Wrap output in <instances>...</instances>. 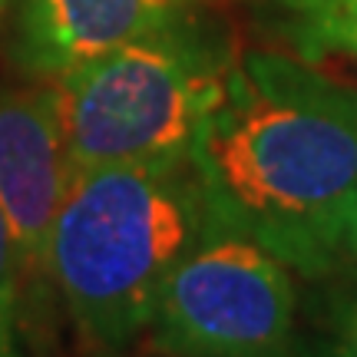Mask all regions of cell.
<instances>
[{
    "label": "cell",
    "instance_id": "cell-4",
    "mask_svg": "<svg viewBox=\"0 0 357 357\" xmlns=\"http://www.w3.org/2000/svg\"><path fill=\"white\" fill-rule=\"evenodd\" d=\"M291 268L238 231L205 225L159 294L149 347L169 357H298Z\"/></svg>",
    "mask_w": 357,
    "mask_h": 357
},
{
    "label": "cell",
    "instance_id": "cell-5",
    "mask_svg": "<svg viewBox=\"0 0 357 357\" xmlns=\"http://www.w3.org/2000/svg\"><path fill=\"white\" fill-rule=\"evenodd\" d=\"M56 86L0 89V208L30 278H50V238L73 182Z\"/></svg>",
    "mask_w": 357,
    "mask_h": 357
},
{
    "label": "cell",
    "instance_id": "cell-8",
    "mask_svg": "<svg viewBox=\"0 0 357 357\" xmlns=\"http://www.w3.org/2000/svg\"><path fill=\"white\" fill-rule=\"evenodd\" d=\"M26 278L20 248L13 242L10 222L0 208V321L17 328V314H20V281Z\"/></svg>",
    "mask_w": 357,
    "mask_h": 357
},
{
    "label": "cell",
    "instance_id": "cell-3",
    "mask_svg": "<svg viewBox=\"0 0 357 357\" xmlns=\"http://www.w3.org/2000/svg\"><path fill=\"white\" fill-rule=\"evenodd\" d=\"M231 50L189 10L53 79L73 169L185 159L225 96Z\"/></svg>",
    "mask_w": 357,
    "mask_h": 357
},
{
    "label": "cell",
    "instance_id": "cell-2",
    "mask_svg": "<svg viewBox=\"0 0 357 357\" xmlns=\"http://www.w3.org/2000/svg\"><path fill=\"white\" fill-rule=\"evenodd\" d=\"M208 215L192 159L73 172L50 238V281L86 344L119 351L149 331L172 268Z\"/></svg>",
    "mask_w": 357,
    "mask_h": 357
},
{
    "label": "cell",
    "instance_id": "cell-12",
    "mask_svg": "<svg viewBox=\"0 0 357 357\" xmlns=\"http://www.w3.org/2000/svg\"><path fill=\"white\" fill-rule=\"evenodd\" d=\"M0 7H3V0H0Z\"/></svg>",
    "mask_w": 357,
    "mask_h": 357
},
{
    "label": "cell",
    "instance_id": "cell-1",
    "mask_svg": "<svg viewBox=\"0 0 357 357\" xmlns=\"http://www.w3.org/2000/svg\"><path fill=\"white\" fill-rule=\"evenodd\" d=\"M208 225L305 275L347 265L357 218V86L305 60L248 50L189 149Z\"/></svg>",
    "mask_w": 357,
    "mask_h": 357
},
{
    "label": "cell",
    "instance_id": "cell-9",
    "mask_svg": "<svg viewBox=\"0 0 357 357\" xmlns=\"http://www.w3.org/2000/svg\"><path fill=\"white\" fill-rule=\"evenodd\" d=\"M324 357H357V294H351L337 307L331 328V344H328Z\"/></svg>",
    "mask_w": 357,
    "mask_h": 357
},
{
    "label": "cell",
    "instance_id": "cell-10",
    "mask_svg": "<svg viewBox=\"0 0 357 357\" xmlns=\"http://www.w3.org/2000/svg\"><path fill=\"white\" fill-rule=\"evenodd\" d=\"M0 357H24L17 347V328L0 321Z\"/></svg>",
    "mask_w": 357,
    "mask_h": 357
},
{
    "label": "cell",
    "instance_id": "cell-11",
    "mask_svg": "<svg viewBox=\"0 0 357 357\" xmlns=\"http://www.w3.org/2000/svg\"><path fill=\"white\" fill-rule=\"evenodd\" d=\"M347 265H357V218L351 229V242H347Z\"/></svg>",
    "mask_w": 357,
    "mask_h": 357
},
{
    "label": "cell",
    "instance_id": "cell-7",
    "mask_svg": "<svg viewBox=\"0 0 357 357\" xmlns=\"http://www.w3.org/2000/svg\"><path fill=\"white\" fill-rule=\"evenodd\" d=\"M278 30L305 60L357 63V0H275Z\"/></svg>",
    "mask_w": 357,
    "mask_h": 357
},
{
    "label": "cell",
    "instance_id": "cell-6",
    "mask_svg": "<svg viewBox=\"0 0 357 357\" xmlns=\"http://www.w3.org/2000/svg\"><path fill=\"white\" fill-rule=\"evenodd\" d=\"M189 0H17L13 56L56 79L185 13Z\"/></svg>",
    "mask_w": 357,
    "mask_h": 357
}]
</instances>
